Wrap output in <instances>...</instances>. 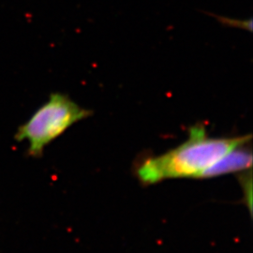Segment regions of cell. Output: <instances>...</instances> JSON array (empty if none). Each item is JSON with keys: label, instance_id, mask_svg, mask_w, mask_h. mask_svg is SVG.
<instances>
[{"label": "cell", "instance_id": "obj_1", "mask_svg": "<svg viewBox=\"0 0 253 253\" xmlns=\"http://www.w3.org/2000/svg\"><path fill=\"white\" fill-rule=\"evenodd\" d=\"M252 135L210 137L206 126L196 124L189 129L188 139L166 153L148 158L136 170L142 184L152 185L166 179L196 177L221 157L239 145L248 144Z\"/></svg>", "mask_w": 253, "mask_h": 253}, {"label": "cell", "instance_id": "obj_2", "mask_svg": "<svg viewBox=\"0 0 253 253\" xmlns=\"http://www.w3.org/2000/svg\"><path fill=\"white\" fill-rule=\"evenodd\" d=\"M91 115L90 110L82 107L68 95L52 93L45 103L19 126L14 139L17 142L27 141V155L38 159L42 156L46 147L66 130Z\"/></svg>", "mask_w": 253, "mask_h": 253}, {"label": "cell", "instance_id": "obj_3", "mask_svg": "<svg viewBox=\"0 0 253 253\" xmlns=\"http://www.w3.org/2000/svg\"><path fill=\"white\" fill-rule=\"evenodd\" d=\"M248 144L239 145L225 154L208 169L204 171L199 178H212L227 173L245 172L251 170L253 154Z\"/></svg>", "mask_w": 253, "mask_h": 253}]
</instances>
